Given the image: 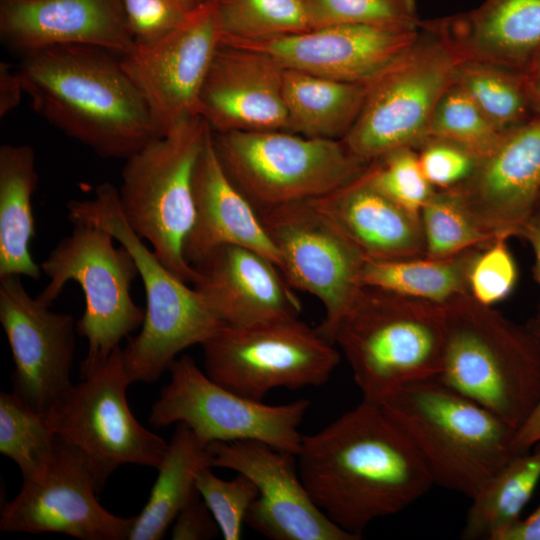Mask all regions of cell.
<instances>
[{
  "instance_id": "23",
  "label": "cell",
  "mask_w": 540,
  "mask_h": 540,
  "mask_svg": "<svg viewBox=\"0 0 540 540\" xmlns=\"http://www.w3.org/2000/svg\"><path fill=\"white\" fill-rule=\"evenodd\" d=\"M0 34L22 54L85 45L121 57L135 45L120 0H1Z\"/></svg>"
},
{
  "instance_id": "45",
  "label": "cell",
  "mask_w": 540,
  "mask_h": 540,
  "mask_svg": "<svg viewBox=\"0 0 540 540\" xmlns=\"http://www.w3.org/2000/svg\"><path fill=\"white\" fill-rule=\"evenodd\" d=\"M24 93L21 78L16 69L5 62L0 64V116L3 117L20 103Z\"/></svg>"
},
{
  "instance_id": "3",
  "label": "cell",
  "mask_w": 540,
  "mask_h": 540,
  "mask_svg": "<svg viewBox=\"0 0 540 540\" xmlns=\"http://www.w3.org/2000/svg\"><path fill=\"white\" fill-rule=\"evenodd\" d=\"M446 337L445 306L364 285L331 340L362 400L379 403L406 384L438 377Z\"/></svg>"
},
{
  "instance_id": "19",
  "label": "cell",
  "mask_w": 540,
  "mask_h": 540,
  "mask_svg": "<svg viewBox=\"0 0 540 540\" xmlns=\"http://www.w3.org/2000/svg\"><path fill=\"white\" fill-rule=\"evenodd\" d=\"M418 32L419 27L338 24L271 39L221 44L260 50L286 69L367 84L407 51Z\"/></svg>"
},
{
  "instance_id": "15",
  "label": "cell",
  "mask_w": 540,
  "mask_h": 540,
  "mask_svg": "<svg viewBox=\"0 0 540 540\" xmlns=\"http://www.w3.org/2000/svg\"><path fill=\"white\" fill-rule=\"evenodd\" d=\"M220 43L216 0H203L172 31L151 42L135 43L120 57L160 136L199 116L200 93Z\"/></svg>"
},
{
  "instance_id": "34",
  "label": "cell",
  "mask_w": 540,
  "mask_h": 540,
  "mask_svg": "<svg viewBox=\"0 0 540 540\" xmlns=\"http://www.w3.org/2000/svg\"><path fill=\"white\" fill-rule=\"evenodd\" d=\"M57 438L46 415L17 393L0 394V452L20 469L23 480L38 478L52 459Z\"/></svg>"
},
{
  "instance_id": "48",
  "label": "cell",
  "mask_w": 540,
  "mask_h": 540,
  "mask_svg": "<svg viewBox=\"0 0 540 540\" xmlns=\"http://www.w3.org/2000/svg\"><path fill=\"white\" fill-rule=\"evenodd\" d=\"M524 81L535 115H540V51L523 71Z\"/></svg>"
},
{
  "instance_id": "8",
  "label": "cell",
  "mask_w": 540,
  "mask_h": 540,
  "mask_svg": "<svg viewBox=\"0 0 540 540\" xmlns=\"http://www.w3.org/2000/svg\"><path fill=\"white\" fill-rule=\"evenodd\" d=\"M212 137L225 173L259 214L328 195L370 163L342 140L285 130L212 131Z\"/></svg>"
},
{
  "instance_id": "33",
  "label": "cell",
  "mask_w": 540,
  "mask_h": 540,
  "mask_svg": "<svg viewBox=\"0 0 540 540\" xmlns=\"http://www.w3.org/2000/svg\"><path fill=\"white\" fill-rule=\"evenodd\" d=\"M216 6L221 43L265 40L313 28L306 0H216Z\"/></svg>"
},
{
  "instance_id": "27",
  "label": "cell",
  "mask_w": 540,
  "mask_h": 540,
  "mask_svg": "<svg viewBox=\"0 0 540 540\" xmlns=\"http://www.w3.org/2000/svg\"><path fill=\"white\" fill-rule=\"evenodd\" d=\"M38 185L36 155L26 144L0 147V277L38 280L41 266L32 258L35 236L32 196Z\"/></svg>"
},
{
  "instance_id": "37",
  "label": "cell",
  "mask_w": 540,
  "mask_h": 540,
  "mask_svg": "<svg viewBox=\"0 0 540 540\" xmlns=\"http://www.w3.org/2000/svg\"><path fill=\"white\" fill-rule=\"evenodd\" d=\"M365 175L379 191L418 215L435 191L421 169L417 150L410 147L374 159L365 169Z\"/></svg>"
},
{
  "instance_id": "13",
  "label": "cell",
  "mask_w": 540,
  "mask_h": 540,
  "mask_svg": "<svg viewBox=\"0 0 540 540\" xmlns=\"http://www.w3.org/2000/svg\"><path fill=\"white\" fill-rule=\"evenodd\" d=\"M170 380L151 407L154 428L186 424L199 442L258 441L297 455L300 424L310 401L269 405L241 396L213 381L189 355L176 358Z\"/></svg>"
},
{
  "instance_id": "49",
  "label": "cell",
  "mask_w": 540,
  "mask_h": 540,
  "mask_svg": "<svg viewBox=\"0 0 540 540\" xmlns=\"http://www.w3.org/2000/svg\"><path fill=\"white\" fill-rule=\"evenodd\" d=\"M178 1H180L182 4H184L186 7L190 9L195 7L199 2H201V0H178Z\"/></svg>"
},
{
  "instance_id": "30",
  "label": "cell",
  "mask_w": 540,
  "mask_h": 540,
  "mask_svg": "<svg viewBox=\"0 0 540 540\" xmlns=\"http://www.w3.org/2000/svg\"><path fill=\"white\" fill-rule=\"evenodd\" d=\"M484 248V247H483ZM481 247L457 255L396 259H366L360 282L438 305L470 294L469 273Z\"/></svg>"
},
{
  "instance_id": "39",
  "label": "cell",
  "mask_w": 540,
  "mask_h": 540,
  "mask_svg": "<svg viewBox=\"0 0 540 540\" xmlns=\"http://www.w3.org/2000/svg\"><path fill=\"white\" fill-rule=\"evenodd\" d=\"M212 467L201 469L195 480V487L212 513L222 537L225 540H239L247 512L258 496L254 482L237 473L231 480L216 476Z\"/></svg>"
},
{
  "instance_id": "32",
  "label": "cell",
  "mask_w": 540,
  "mask_h": 540,
  "mask_svg": "<svg viewBox=\"0 0 540 540\" xmlns=\"http://www.w3.org/2000/svg\"><path fill=\"white\" fill-rule=\"evenodd\" d=\"M453 83L503 133L535 116L521 71L481 61H460Z\"/></svg>"
},
{
  "instance_id": "6",
  "label": "cell",
  "mask_w": 540,
  "mask_h": 540,
  "mask_svg": "<svg viewBox=\"0 0 540 540\" xmlns=\"http://www.w3.org/2000/svg\"><path fill=\"white\" fill-rule=\"evenodd\" d=\"M67 210L73 224H94L110 232L138 267L146 296L145 319L140 333L122 349L131 384L158 380L181 351L201 345L225 325L193 286L172 273L129 226L119 190L111 183L97 185L91 199L69 201Z\"/></svg>"
},
{
  "instance_id": "36",
  "label": "cell",
  "mask_w": 540,
  "mask_h": 540,
  "mask_svg": "<svg viewBox=\"0 0 540 540\" xmlns=\"http://www.w3.org/2000/svg\"><path fill=\"white\" fill-rule=\"evenodd\" d=\"M503 134L454 83L440 99L428 129V138L457 144L477 160L490 153Z\"/></svg>"
},
{
  "instance_id": "29",
  "label": "cell",
  "mask_w": 540,
  "mask_h": 540,
  "mask_svg": "<svg viewBox=\"0 0 540 540\" xmlns=\"http://www.w3.org/2000/svg\"><path fill=\"white\" fill-rule=\"evenodd\" d=\"M211 466V456L192 430L177 423L158 476L142 512L136 516L129 540L162 539L180 510L197 492L198 472Z\"/></svg>"
},
{
  "instance_id": "42",
  "label": "cell",
  "mask_w": 540,
  "mask_h": 540,
  "mask_svg": "<svg viewBox=\"0 0 540 540\" xmlns=\"http://www.w3.org/2000/svg\"><path fill=\"white\" fill-rule=\"evenodd\" d=\"M135 43L161 38L176 28L192 9L178 0H120Z\"/></svg>"
},
{
  "instance_id": "50",
  "label": "cell",
  "mask_w": 540,
  "mask_h": 540,
  "mask_svg": "<svg viewBox=\"0 0 540 540\" xmlns=\"http://www.w3.org/2000/svg\"><path fill=\"white\" fill-rule=\"evenodd\" d=\"M536 207H540V194H539V196H538V200H537V205H536Z\"/></svg>"
},
{
  "instance_id": "14",
  "label": "cell",
  "mask_w": 540,
  "mask_h": 540,
  "mask_svg": "<svg viewBox=\"0 0 540 540\" xmlns=\"http://www.w3.org/2000/svg\"><path fill=\"white\" fill-rule=\"evenodd\" d=\"M259 215L279 252V269L287 282L323 305L325 316L317 328L332 342L337 322L362 287L366 257L311 200Z\"/></svg>"
},
{
  "instance_id": "51",
  "label": "cell",
  "mask_w": 540,
  "mask_h": 540,
  "mask_svg": "<svg viewBox=\"0 0 540 540\" xmlns=\"http://www.w3.org/2000/svg\"><path fill=\"white\" fill-rule=\"evenodd\" d=\"M201 1H203V0H201Z\"/></svg>"
},
{
  "instance_id": "5",
  "label": "cell",
  "mask_w": 540,
  "mask_h": 540,
  "mask_svg": "<svg viewBox=\"0 0 540 540\" xmlns=\"http://www.w3.org/2000/svg\"><path fill=\"white\" fill-rule=\"evenodd\" d=\"M445 306L440 380L517 430L540 397V341L531 329L461 295Z\"/></svg>"
},
{
  "instance_id": "17",
  "label": "cell",
  "mask_w": 540,
  "mask_h": 540,
  "mask_svg": "<svg viewBox=\"0 0 540 540\" xmlns=\"http://www.w3.org/2000/svg\"><path fill=\"white\" fill-rule=\"evenodd\" d=\"M0 322L15 366L13 391L46 415L73 386L74 318L51 311L26 291L21 276L10 275L0 277Z\"/></svg>"
},
{
  "instance_id": "22",
  "label": "cell",
  "mask_w": 540,
  "mask_h": 540,
  "mask_svg": "<svg viewBox=\"0 0 540 540\" xmlns=\"http://www.w3.org/2000/svg\"><path fill=\"white\" fill-rule=\"evenodd\" d=\"M193 267V288L225 325L248 326L301 313V301L278 266L252 249L221 245Z\"/></svg>"
},
{
  "instance_id": "16",
  "label": "cell",
  "mask_w": 540,
  "mask_h": 540,
  "mask_svg": "<svg viewBox=\"0 0 540 540\" xmlns=\"http://www.w3.org/2000/svg\"><path fill=\"white\" fill-rule=\"evenodd\" d=\"M211 466L249 477L258 496L245 523L272 540H358L314 502L298 470L297 456L258 441L213 442Z\"/></svg>"
},
{
  "instance_id": "7",
  "label": "cell",
  "mask_w": 540,
  "mask_h": 540,
  "mask_svg": "<svg viewBox=\"0 0 540 540\" xmlns=\"http://www.w3.org/2000/svg\"><path fill=\"white\" fill-rule=\"evenodd\" d=\"M209 131L200 116L185 119L125 159L121 171L119 202L127 223L172 273L191 284L197 273L183 248L195 218L194 171Z\"/></svg>"
},
{
  "instance_id": "28",
  "label": "cell",
  "mask_w": 540,
  "mask_h": 540,
  "mask_svg": "<svg viewBox=\"0 0 540 540\" xmlns=\"http://www.w3.org/2000/svg\"><path fill=\"white\" fill-rule=\"evenodd\" d=\"M366 90V84L285 68L286 131L310 138L342 140L362 110Z\"/></svg>"
},
{
  "instance_id": "31",
  "label": "cell",
  "mask_w": 540,
  "mask_h": 540,
  "mask_svg": "<svg viewBox=\"0 0 540 540\" xmlns=\"http://www.w3.org/2000/svg\"><path fill=\"white\" fill-rule=\"evenodd\" d=\"M516 453L471 498L461 537L498 540L516 524L540 481V443Z\"/></svg>"
},
{
  "instance_id": "40",
  "label": "cell",
  "mask_w": 540,
  "mask_h": 540,
  "mask_svg": "<svg viewBox=\"0 0 540 540\" xmlns=\"http://www.w3.org/2000/svg\"><path fill=\"white\" fill-rule=\"evenodd\" d=\"M518 279V269L507 245V239L497 238L482 248L469 273L470 295L486 306L507 298Z\"/></svg>"
},
{
  "instance_id": "46",
  "label": "cell",
  "mask_w": 540,
  "mask_h": 540,
  "mask_svg": "<svg viewBox=\"0 0 540 540\" xmlns=\"http://www.w3.org/2000/svg\"><path fill=\"white\" fill-rule=\"evenodd\" d=\"M498 540H540V505L528 517L504 531Z\"/></svg>"
},
{
  "instance_id": "2",
  "label": "cell",
  "mask_w": 540,
  "mask_h": 540,
  "mask_svg": "<svg viewBox=\"0 0 540 540\" xmlns=\"http://www.w3.org/2000/svg\"><path fill=\"white\" fill-rule=\"evenodd\" d=\"M17 71L34 109L101 157L127 159L160 136L144 98L109 51L35 50L23 54Z\"/></svg>"
},
{
  "instance_id": "21",
  "label": "cell",
  "mask_w": 540,
  "mask_h": 540,
  "mask_svg": "<svg viewBox=\"0 0 540 540\" xmlns=\"http://www.w3.org/2000/svg\"><path fill=\"white\" fill-rule=\"evenodd\" d=\"M284 71L265 52L220 44L200 93L198 115L214 132L286 131Z\"/></svg>"
},
{
  "instance_id": "4",
  "label": "cell",
  "mask_w": 540,
  "mask_h": 540,
  "mask_svg": "<svg viewBox=\"0 0 540 540\" xmlns=\"http://www.w3.org/2000/svg\"><path fill=\"white\" fill-rule=\"evenodd\" d=\"M376 404L411 440L433 483L470 499L517 453L514 428L438 377Z\"/></svg>"
},
{
  "instance_id": "43",
  "label": "cell",
  "mask_w": 540,
  "mask_h": 540,
  "mask_svg": "<svg viewBox=\"0 0 540 540\" xmlns=\"http://www.w3.org/2000/svg\"><path fill=\"white\" fill-rule=\"evenodd\" d=\"M218 532L212 513L196 492L176 516L171 537L173 540H204L214 538Z\"/></svg>"
},
{
  "instance_id": "9",
  "label": "cell",
  "mask_w": 540,
  "mask_h": 540,
  "mask_svg": "<svg viewBox=\"0 0 540 540\" xmlns=\"http://www.w3.org/2000/svg\"><path fill=\"white\" fill-rule=\"evenodd\" d=\"M46 414L56 438L83 461L99 493L121 465L158 468L168 443L131 412L122 349L88 368Z\"/></svg>"
},
{
  "instance_id": "10",
  "label": "cell",
  "mask_w": 540,
  "mask_h": 540,
  "mask_svg": "<svg viewBox=\"0 0 540 540\" xmlns=\"http://www.w3.org/2000/svg\"><path fill=\"white\" fill-rule=\"evenodd\" d=\"M459 62L447 41L421 20L407 51L366 84L362 110L342 139L346 147L368 163L399 148L417 150Z\"/></svg>"
},
{
  "instance_id": "38",
  "label": "cell",
  "mask_w": 540,
  "mask_h": 540,
  "mask_svg": "<svg viewBox=\"0 0 540 540\" xmlns=\"http://www.w3.org/2000/svg\"><path fill=\"white\" fill-rule=\"evenodd\" d=\"M313 28L338 25L419 27L415 0H306Z\"/></svg>"
},
{
  "instance_id": "11",
  "label": "cell",
  "mask_w": 540,
  "mask_h": 540,
  "mask_svg": "<svg viewBox=\"0 0 540 540\" xmlns=\"http://www.w3.org/2000/svg\"><path fill=\"white\" fill-rule=\"evenodd\" d=\"M113 239L100 226L74 223L72 233L40 264L49 277L36 297L43 304L50 307L69 281L76 282L84 293L85 309L76 331L87 339L88 353L80 369L106 360L145 319V309L131 297L138 267L125 247H114Z\"/></svg>"
},
{
  "instance_id": "41",
  "label": "cell",
  "mask_w": 540,
  "mask_h": 540,
  "mask_svg": "<svg viewBox=\"0 0 540 540\" xmlns=\"http://www.w3.org/2000/svg\"><path fill=\"white\" fill-rule=\"evenodd\" d=\"M421 169L435 189H450L473 172L477 158L452 142L427 138L417 149Z\"/></svg>"
},
{
  "instance_id": "25",
  "label": "cell",
  "mask_w": 540,
  "mask_h": 540,
  "mask_svg": "<svg viewBox=\"0 0 540 540\" xmlns=\"http://www.w3.org/2000/svg\"><path fill=\"white\" fill-rule=\"evenodd\" d=\"M424 22L460 61H481L523 72L540 51V0H485L480 6Z\"/></svg>"
},
{
  "instance_id": "44",
  "label": "cell",
  "mask_w": 540,
  "mask_h": 540,
  "mask_svg": "<svg viewBox=\"0 0 540 540\" xmlns=\"http://www.w3.org/2000/svg\"><path fill=\"white\" fill-rule=\"evenodd\" d=\"M527 326L540 341V317L536 315ZM538 443H540V397L528 418L516 430L514 446L517 453H523Z\"/></svg>"
},
{
  "instance_id": "20",
  "label": "cell",
  "mask_w": 540,
  "mask_h": 540,
  "mask_svg": "<svg viewBox=\"0 0 540 540\" xmlns=\"http://www.w3.org/2000/svg\"><path fill=\"white\" fill-rule=\"evenodd\" d=\"M453 190L493 238L519 236L540 194V115L504 132Z\"/></svg>"
},
{
  "instance_id": "12",
  "label": "cell",
  "mask_w": 540,
  "mask_h": 540,
  "mask_svg": "<svg viewBox=\"0 0 540 540\" xmlns=\"http://www.w3.org/2000/svg\"><path fill=\"white\" fill-rule=\"evenodd\" d=\"M201 347L213 381L257 401L275 388L321 386L341 359L337 346L299 317L223 325Z\"/></svg>"
},
{
  "instance_id": "26",
  "label": "cell",
  "mask_w": 540,
  "mask_h": 540,
  "mask_svg": "<svg viewBox=\"0 0 540 540\" xmlns=\"http://www.w3.org/2000/svg\"><path fill=\"white\" fill-rule=\"evenodd\" d=\"M311 201L366 259L425 256L420 215L379 191L365 170L344 186Z\"/></svg>"
},
{
  "instance_id": "1",
  "label": "cell",
  "mask_w": 540,
  "mask_h": 540,
  "mask_svg": "<svg viewBox=\"0 0 540 540\" xmlns=\"http://www.w3.org/2000/svg\"><path fill=\"white\" fill-rule=\"evenodd\" d=\"M296 456L316 505L360 538L371 522L401 512L434 485L404 431L378 404L364 400L320 431L303 435Z\"/></svg>"
},
{
  "instance_id": "18",
  "label": "cell",
  "mask_w": 540,
  "mask_h": 540,
  "mask_svg": "<svg viewBox=\"0 0 540 540\" xmlns=\"http://www.w3.org/2000/svg\"><path fill=\"white\" fill-rule=\"evenodd\" d=\"M96 493L81 458L57 439L46 470L38 478L23 480L17 496L4 505L0 530L62 533L81 540L129 539L136 516L110 513Z\"/></svg>"
},
{
  "instance_id": "24",
  "label": "cell",
  "mask_w": 540,
  "mask_h": 540,
  "mask_svg": "<svg viewBox=\"0 0 540 540\" xmlns=\"http://www.w3.org/2000/svg\"><path fill=\"white\" fill-rule=\"evenodd\" d=\"M193 193L195 218L183 248L192 267L216 247L227 244L252 249L280 267L279 252L259 213L218 160L211 128L195 167Z\"/></svg>"
},
{
  "instance_id": "47",
  "label": "cell",
  "mask_w": 540,
  "mask_h": 540,
  "mask_svg": "<svg viewBox=\"0 0 540 540\" xmlns=\"http://www.w3.org/2000/svg\"><path fill=\"white\" fill-rule=\"evenodd\" d=\"M524 238L534 253V278L540 287V207H536L522 227L519 236ZM540 317V309L537 313Z\"/></svg>"
},
{
  "instance_id": "35",
  "label": "cell",
  "mask_w": 540,
  "mask_h": 540,
  "mask_svg": "<svg viewBox=\"0 0 540 540\" xmlns=\"http://www.w3.org/2000/svg\"><path fill=\"white\" fill-rule=\"evenodd\" d=\"M425 256L443 258L476 247H486L493 239L472 216L451 189H435L420 211Z\"/></svg>"
}]
</instances>
